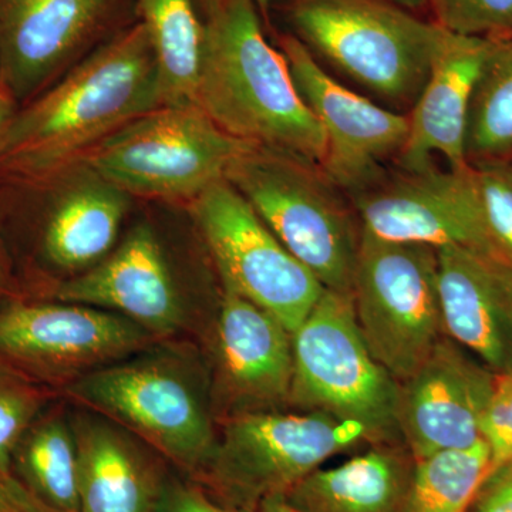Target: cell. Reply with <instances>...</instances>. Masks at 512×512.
Returning <instances> with one entry per match:
<instances>
[{
    "label": "cell",
    "mask_w": 512,
    "mask_h": 512,
    "mask_svg": "<svg viewBox=\"0 0 512 512\" xmlns=\"http://www.w3.org/2000/svg\"><path fill=\"white\" fill-rule=\"evenodd\" d=\"M161 106L156 57L137 19L18 107L0 146V184L56 177Z\"/></svg>",
    "instance_id": "6da1fadb"
},
{
    "label": "cell",
    "mask_w": 512,
    "mask_h": 512,
    "mask_svg": "<svg viewBox=\"0 0 512 512\" xmlns=\"http://www.w3.org/2000/svg\"><path fill=\"white\" fill-rule=\"evenodd\" d=\"M205 22L194 103L229 136L319 165L326 137L252 0H224Z\"/></svg>",
    "instance_id": "7a4b0ae2"
},
{
    "label": "cell",
    "mask_w": 512,
    "mask_h": 512,
    "mask_svg": "<svg viewBox=\"0 0 512 512\" xmlns=\"http://www.w3.org/2000/svg\"><path fill=\"white\" fill-rule=\"evenodd\" d=\"M225 180L326 291L352 296L362 225L349 195L319 165L245 143Z\"/></svg>",
    "instance_id": "3957f363"
},
{
    "label": "cell",
    "mask_w": 512,
    "mask_h": 512,
    "mask_svg": "<svg viewBox=\"0 0 512 512\" xmlns=\"http://www.w3.org/2000/svg\"><path fill=\"white\" fill-rule=\"evenodd\" d=\"M296 37L394 107H410L429 79L447 30L386 0H291Z\"/></svg>",
    "instance_id": "277c9868"
},
{
    "label": "cell",
    "mask_w": 512,
    "mask_h": 512,
    "mask_svg": "<svg viewBox=\"0 0 512 512\" xmlns=\"http://www.w3.org/2000/svg\"><path fill=\"white\" fill-rule=\"evenodd\" d=\"M291 409L359 427L369 446L397 443L400 383L372 355L352 296L323 291L292 333Z\"/></svg>",
    "instance_id": "5b68a950"
},
{
    "label": "cell",
    "mask_w": 512,
    "mask_h": 512,
    "mask_svg": "<svg viewBox=\"0 0 512 512\" xmlns=\"http://www.w3.org/2000/svg\"><path fill=\"white\" fill-rule=\"evenodd\" d=\"M64 393L185 471L201 474L210 461L217 441L212 394L177 360L128 357L74 380Z\"/></svg>",
    "instance_id": "8992f818"
},
{
    "label": "cell",
    "mask_w": 512,
    "mask_h": 512,
    "mask_svg": "<svg viewBox=\"0 0 512 512\" xmlns=\"http://www.w3.org/2000/svg\"><path fill=\"white\" fill-rule=\"evenodd\" d=\"M245 141L197 106H161L94 148L83 163L130 197L191 204L224 180Z\"/></svg>",
    "instance_id": "52a82bcc"
},
{
    "label": "cell",
    "mask_w": 512,
    "mask_h": 512,
    "mask_svg": "<svg viewBox=\"0 0 512 512\" xmlns=\"http://www.w3.org/2000/svg\"><path fill=\"white\" fill-rule=\"evenodd\" d=\"M367 444L359 427L322 413L256 412L224 420L200 476L224 503L258 511L336 456Z\"/></svg>",
    "instance_id": "ba28073f"
},
{
    "label": "cell",
    "mask_w": 512,
    "mask_h": 512,
    "mask_svg": "<svg viewBox=\"0 0 512 512\" xmlns=\"http://www.w3.org/2000/svg\"><path fill=\"white\" fill-rule=\"evenodd\" d=\"M352 303L377 362L397 382L409 379L446 338L437 249L363 232Z\"/></svg>",
    "instance_id": "9c48e42d"
},
{
    "label": "cell",
    "mask_w": 512,
    "mask_h": 512,
    "mask_svg": "<svg viewBox=\"0 0 512 512\" xmlns=\"http://www.w3.org/2000/svg\"><path fill=\"white\" fill-rule=\"evenodd\" d=\"M119 313L12 293L0 302V359L40 386H62L156 340Z\"/></svg>",
    "instance_id": "30bf717a"
},
{
    "label": "cell",
    "mask_w": 512,
    "mask_h": 512,
    "mask_svg": "<svg viewBox=\"0 0 512 512\" xmlns=\"http://www.w3.org/2000/svg\"><path fill=\"white\" fill-rule=\"evenodd\" d=\"M190 207L222 288L265 309L295 332L325 291L315 275L225 178L202 192Z\"/></svg>",
    "instance_id": "8fae6325"
},
{
    "label": "cell",
    "mask_w": 512,
    "mask_h": 512,
    "mask_svg": "<svg viewBox=\"0 0 512 512\" xmlns=\"http://www.w3.org/2000/svg\"><path fill=\"white\" fill-rule=\"evenodd\" d=\"M134 20L136 0H0V82L22 106Z\"/></svg>",
    "instance_id": "7c38bea8"
},
{
    "label": "cell",
    "mask_w": 512,
    "mask_h": 512,
    "mask_svg": "<svg viewBox=\"0 0 512 512\" xmlns=\"http://www.w3.org/2000/svg\"><path fill=\"white\" fill-rule=\"evenodd\" d=\"M363 232L382 241L494 256L476 175L466 168L386 171L350 195Z\"/></svg>",
    "instance_id": "4fadbf2b"
},
{
    "label": "cell",
    "mask_w": 512,
    "mask_h": 512,
    "mask_svg": "<svg viewBox=\"0 0 512 512\" xmlns=\"http://www.w3.org/2000/svg\"><path fill=\"white\" fill-rule=\"evenodd\" d=\"M296 87L326 137L322 170L353 195L386 173L409 134V117L340 84L295 35L279 39Z\"/></svg>",
    "instance_id": "5bb4252c"
},
{
    "label": "cell",
    "mask_w": 512,
    "mask_h": 512,
    "mask_svg": "<svg viewBox=\"0 0 512 512\" xmlns=\"http://www.w3.org/2000/svg\"><path fill=\"white\" fill-rule=\"evenodd\" d=\"M495 375L447 336L409 379L400 383L403 443L416 458L480 443Z\"/></svg>",
    "instance_id": "9a60e30c"
},
{
    "label": "cell",
    "mask_w": 512,
    "mask_h": 512,
    "mask_svg": "<svg viewBox=\"0 0 512 512\" xmlns=\"http://www.w3.org/2000/svg\"><path fill=\"white\" fill-rule=\"evenodd\" d=\"M292 333L271 313L222 288L212 402L224 420L291 409Z\"/></svg>",
    "instance_id": "2e32d148"
},
{
    "label": "cell",
    "mask_w": 512,
    "mask_h": 512,
    "mask_svg": "<svg viewBox=\"0 0 512 512\" xmlns=\"http://www.w3.org/2000/svg\"><path fill=\"white\" fill-rule=\"evenodd\" d=\"M36 298L80 303L119 313L151 335H170L181 325L183 303L154 229H131L103 261L57 281Z\"/></svg>",
    "instance_id": "e0dca14e"
},
{
    "label": "cell",
    "mask_w": 512,
    "mask_h": 512,
    "mask_svg": "<svg viewBox=\"0 0 512 512\" xmlns=\"http://www.w3.org/2000/svg\"><path fill=\"white\" fill-rule=\"evenodd\" d=\"M437 254L447 338L495 376L512 373V265L466 248Z\"/></svg>",
    "instance_id": "ac0fdd59"
},
{
    "label": "cell",
    "mask_w": 512,
    "mask_h": 512,
    "mask_svg": "<svg viewBox=\"0 0 512 512\" xmlns=\"http://www.w3.org/2000/svg\"><path fill=\"white\" fill-rule=\"evenodd\" d=\"M495 39L458 35L444 37L429 79L409 114V134L396 158L399 170L421 171L443 157L450 168H466L468 111L478 77Z\"/></svg>",
    "instance_id": "d6986e66"
},
{
    "label": "cell",
    "mask_w": 512,
    "mask_h": 512,
    "mask_svg": "<svg viewBox=\"0 0 512 512\" xmlns=\"http://www.w3.org/2000/svg\"><path fill=\"white\" fill-rule=\"evenodd\" d=\"M416 458L403 441L377 443L318 468L285 495L295 512H409Z\"/></svg>",
    "instance_id": "ffe728a7"
},
{
    "label": "cell",
    "mask_w": 512,
    "mask_h": 512,
    "mask_svg": "<svg viewBox=\"0 0 512 512\" xmlns=\"http://www.w3.org/2000/svg\"><path fill=\"white\" fill-rule=\"evenodd\" d=\"M80 512H154L164 483L140 447L104 417L72 421Z\"/></svg>",
    "instance_id": "44dd1931"
},
{
    "label": "cell",
    "mask_w": 512,
    "mask_h": 512,
    "mask_svg": "<svg viewBox=\"0 0 512 512\" xmlns=\"http://www.w3.org/2000/svg\"><path fill=\"white\" fill-rule=\"evenodd\" d=\"M156 57L163 106L194 103L205 22L195 0H136Z\"/></svg>",
    "instance_id": "7402d4cb"
},
{
    "label": "cell",
    "mask_w": 512,
    "mask_h": 512,
    "mask_svg": "<svg viewBox=\"0 0 512 512\" xmlns=\"http://www.w3.org/2000/svg\"><path fill=\"white\" fill-rule=\"evenodd\" d=\"M13 476L56 512H80L79 467L73 424L62 413H42L12 457Z\"/></svg>",
    "instance_id": "603a6c76"
},
{
    "label": "cell",
    "mask_w": 512,
    "mask_h": 512,
    "mask_svg": "<svg viewBox=\"0 0 512 512\" xmlns=\"http://www.w3.org/2000/svg\"><path fill=\"white\" fill-rule=\"evenodd\" d=\"M468 164L512 157V36L495 39L468 111Z\"/></svg>",
    "instance_id": "cb8c5ba5"
},
{
    "label": "cell",
    "mask_w": 512,
    "mask_h": 512,
    "mask_svg": "<svg viewBox=\"0 0 512 512\" xmlns=\"http://www.w3.org/2000/svg\"><path fill=\"white\" fill-rule=\"evenodd\" d=\"M493 471L484 440L416 461L409 512H468L485 478Z\"/></svg>",
    "instance_id": "d4e9b609"
},
{
    "label": "cell",
    "mask_w": 512,
    "mask_h": 512,
    "mask_svg": "<svg viewBox=\"0 0 512 512\" xmlns=\"http://www.w3.org/2000/svg\"><path fill=\"white\" fill-rule=\"evenodd\" d=\"M40 386L0 359V471L13 476V451L47 403Z\"/></svg>",
    "instance_id": "484cf974"
},
{
    "label": "cell",
    "mask_w": 512,
    "mask_h": 512,
    "mask_svg": "<svg viewBox=\"0 0 512 512\" xmlns=\"http://www.w3.org/2000/svg\"><path fill=\"white\" fill-rule=\"evenodd\" d=\"M494 256L512 265V161L471 165Z\"/></svg>",
    "instance_id": "4316f807"
},
{
    "label": "cell",
    "mask_w": 512,
    "mask_h": 512,
    "mask_svg": "<svg viewBox=\"0 0 512 512\" xmlns=\"http://www.w3.org/2000/svg\"><path fill=\"white\" fill-rule=\"evenodd\" d=\"M436 23L458 35L512 36V0H429Z\"/></svg>",
    "instance_id": "83f0119b"
},
{
    "label": "cell",
    "mask_w": 512,
    "mask_h": 512,
    "mask_svg": "<svg viewBox=\"0 0 512 512\" xmlns=\"http://www.w3.org/2000/svg\"><path fill=\"white\" fill-rule=\"evenodd\" d=\"M483 439L490 447L493 470L512 460V373L495 376L483 421Z\"/></svg>",
    "instance_id": "f1b7e54d"
},
{
    "label": "cell",
    "mask_w": 512,
    "mask_h": 512,
    "mask_svg": "<svg viewBox=\"0 0 512 512\" xmlns=\"http://www.w3.org/2000/svg\"><path fill=\"white\" fill-rule=\"evenodd\" d=\"M154 512H258L224 503L198 485L164 484Z\"/></svg>",
    "instance_id": "f546056e"
},
{
    "label": "cell",
    "mask_w": 512,
    "mask_h": 512,
    "mask_svg": "<svg viewBox=\"0 0 512 512\" xmlns=\"http://www.w3.org/2000/svg\"><path fill=\"white\" fill-rule=\"evenodd\" d=\"M468 512H512V460L485 478Z\"/></svg>",
    "instance_id": "4dcf8cb0"
},
{
    "label": "cell",
    "mask_w": 512,
    "mask_h": 512,
    "mask_svg": "<svg viewBox=\"0 0 512 512\" xmlns=\"http://www.w3.org/2000/svg\"><path fill=\"white\" fill-rule=\"evenodd\" d=\"M0 512H56L37 500L18 478L0 471Z\"/></svg>",
    "instance_id": "1f68e13d"
},
{
    "label": "cell",
    "mask_w": 512,
    "mask_h": 512,
    "mask_svg": "<svg viewBox=\"0 0 512 512\" xmlns=\"http://www.w3.org/2000/svg\"><path fill=\"white\" fill-rule=\"evenodd\" d=\"M15 291V272H13L12 258L0 234V302L5 301Z\"/></svg>",
    "instance_id": "d6a6232c"
},
{
    "label": "cell",
    "mask_w": 512,
    "mask_h": 512,
    "mask_svg": "<svg viewBox=\"0 0 512 512\" xmlns=\"http://www.w3.org/2000/svg\"><path fill=\"white\" fill-rule=\"evenodd\" d=\"M19 104L9 90L0 83V146H2L3 137L8 130L10 121L15 116Z\"/></svg>",
    "instance_id": "836d02e7"
},
{
    "label": "cell",
    "mask_w": 512,
    "mask_h": 512,
    "mask_svg": "<svg viewBox=\"0 0 512 512\" xmlns=\"http://www.w3.org/2000/svg\"><path fill=\"white\" fill-rule=\"evenodd\" d=\"M258 512H295L286 501L285 495H272L259 504Z\"/></svg>",
    "instance_id": "e575fe53"
},
{
    "label": "cell",
    "mask_w": 512,
    "mask_h": 512,
    "mask_svg": "<svg viewBox=\"0 0 512 512\" xmlns=\"http://www.w3.org/2000/svg\"><path fill=\"white\" fill-rule=\"evenodd\" d=\"M195 3H197V8L200 10L202 19L207 20L221 8L224 0H195Z\"/></svg>",
    "instance_id": "d590c367"
},
{
    "label": "cell",
    "mask_w": 512,
    "mask_h": 512,
    "mask_svg": "<svg viewBox=\"0 0 512 512\" xmlns=\"http://www.w3.org/2000/svg\"><path fill=\"white\" fill-rule=\"evenodd\" d=\"M252 2H254L256 10H258L262 22L269 25V13H271L272 3H274V0H252Z\"/></svg>",
    "instance_id": "8d00e7d4"
},
{
    "label": "cell",
    "mask_w": 512,
    "mask_h": 512,
    "mask_svg": "<svg viewBox=\"0 0 512 512\" xmlns=\"http://www.w3.org/2000/svg\"><path fill=\"white\" fill-rule=\"evenodd\" d=\"M386 2L393 3V5L400 6V8L410 10H419L429 3V0H386Z\"/></svg>",
    "instance_id": "74e56055"
},
{
    "label": "cell",
    "mask_w": 512,
    "mask_h": 512,
    "mask_svg": "<svg viewBox=\"0 0 512 512\" xmlns=\"http://www.w3.org/2000/svg\"><path fill=\"white\" fill-rule=\"evenodd\" d=\"M0 83H2V82H0Z\"/></svg>",
    "instance_id": "f35d334b"
}]
</instances>
